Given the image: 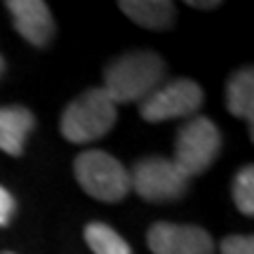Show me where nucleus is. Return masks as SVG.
Wrapping results in <instances>:
<instances>
[{"label":"nucleus","instance_id":"f257e3e1","mask_svg":"<svg viewBox=\"0 0 254 254\" xmlns=\"http://www.w3.org/2000/svg\"><path fill=\"white\" fill-rule=\"evenodd\" d=\"M167 64L160 55L151 50H136L113 59L104 71V85L106 92L116 106L118 104H141V101L158 90L165 80Z\"/></svg>","mask_w":254,"mask_h":254},{"label":"nucleus","instance_id":"f03ea898","mask_svg":"<svg viewBox=\"0 0 254 254\" xmlns=\"http://www.w3.org/2000/svg\"><path fill=\"white\" fill-rule=\"evenodd\" d=\"M118 109L101 87L85 90L64 109L62 134L71 144H90L106 136L116 125Z\"/></svg>","mask_w":254,"mask_h":254},{"label":"nucleus","instance_id":"7ed1b4c3","mask_svg":"<svg viewBox=\"0 0 254 254\" xmlns=\"http://www.w3.org/2000/svg\"><path fill=\"white\" fill-rule=\"evenodd\" d=\"M73 174L80 189L99 202H120L129 193V172L106 151L90 148L75 155Z\"/></svg>","mask_w":254,"mask_h":254},{"label":"nucleus","instance_id":"20e7f679","mask_svg":"<svg viewBox=\"0 0 254 254\" xmlns=\"http://www.w3.org/2000/svg\"><path fill=\"white\" fill-rule=\"evenodd\" d=\"M224 136L214 120L205 116H193L179 127L174 141V163L189 179L207 172L221 153Z\"/></svg>","mask_w":254,"mask_h":254},{"label":"nucleus","instance_id":"39448f33","mask_svg":"<svg viewBox=\"0 0 254 254\" xmlns=\"http://www.w3.org/2000/svg\"><path fill=\"white\" fill-rule=\"evenodd\" d=\"M189 177L177 167L174 160L151 155L132 165L129 189L146 202H172L189 190Z\"/></svg>","mask_w":254,"mask_h":254},{"label":"nucleus","instance_id":"423d86ee","mask_svg":"<svg viewBox=\"0 0 254 254\" xmlns=\"http://www.w3.org/2000/svg\"><path fill=\"white\" fill-rule=\"evenodd\" d=\"M205 101V92L190 78H174L163 82L139 104V113L146 123H167L177 118H193Z\"/></svg>","mask_w":254,"mask_h":254},{"label":"nucleus","instance_id":"0eeeda50","mask_svg":"<svg viewBox=\"0 0 254 254\" xmlns=\"http://www.w3.org/2000/svg\"><path fill=\"white\" fill-rule=\"evenodd\" d=\"M151 254H214V240L205 228L158 221L146 233Z\"/></svg>","mask_w":254,"mask_h":254},{"label":"nucleus","instance_id":"6e6552de","mask_svg":"<svg viewBox=\"0 0 254 254\" xmlns=\"http://www.w3.org/2000/svg\"><path fill=\"white\" fill-rule=\"evenodd\" d=\"M5 7L12 14L17 33L33 47L43 50L55 38V17L43 0H7Z\"/></svg>","mask_w":254,"mask_h":254},{"label":"nucleus","instance_id":"1a4fd4ad","mask_svg":"<svg viewBox=\"0 0 254 254\" xmlns=\"http://www.w3.org/2000/svg\"><path fill=\"white\" fill-rule=\"evenodd\" d=\"M36 127V116L21 104L0 106V151L7 155L24 153V141Z\"/></svg>","mask_w":254,"mask_h":254},{"label":"nucleus","instance_id":"9d476101","mask_svg":"<svg viewBox=\"0 0 254 254\" xmlns=\"http://www.w3.org/2000/svg\"><path fill=\"white\" fill-rule=\"evenodd\" d=\"M118 7L127 19L148 31H167L177 19V5L170 0H120Z\"/></svg>","mask_w":254,"mask_h":254},{"label":"nucleus","instance_id":"9b49d317","mask_svg":"<svg viewBox=\"0 0 254 254\" xmlns=\"http://www.w3.org/2000/svg\"><path fill=\"white\" fill-rule=\"evenodd\" d=\"M224 99H226V109L236 116L250 123V132H252V120H254V71L252 66H243L238 68L231 78L226 80V90H224Z\"/></svg>","mask_w":254,"mask_h":254},{"label":"nucleus","instance_id":"f8f14e48","mask_svg":"<svg viewBox=\"0 0 254 254\" xmlns=\"http://www.w3.org/2000/svg\"><path fill=\"white\" fill-rule=\"evenodd\" d=\"M85 243L94 254H132L125 238L101 221H92L85 226Z\"/></svg>","mask_w":254,"mask_h":254},{"label":"nucleus","instance_id":"ddd939ff","mask_svg":"<svg viewBox=\"0 0 254 254\" xmlns=\"http://www.w3.org/2000/svg\"><path fill=\"white\" fill-rule=\"evenodd\" d=\"M233 202H236V207L243 214H247V217L254 214V167L252 165H245L236 174V179H233Z\"/></svg>","mask_w":254,"mask_h":254},{"label":"nucleus","instance_id":"4468645a","mask_svg":"<svg viewBox=\"0 0 254 254\" xmlns=\"http://www.w3.org/2000/svg\"><path fill=\"white\" fill-rule=\"evenodd\" d=\"M221 254H254V238L252 236H226L219 243Z\"/></svg>","mask_w":254,"mask_h":254},{"label":"nucleus","instance_id":"2eb2a0df","mask_svg":"<svg viewBox=\"0 0 254 254\" xmlns=\"http://www.w3.org/2000/svg\"><path fill=\"white\" fill-rule=\"evenodd\" d=\"M14 209H17V202L12 198V193H9L5 186H0V228L7 226L12 214H14Z\"/></svg>","mask_w":254,"mask_h":254},{"label":"nucleus","instance_id":"dca6fc26","mask_svg":"<svg viewBox=\"0 0 254 254\" xmlns=\"http://www.w3.org/2000/svg\"><path fill=\"white\" fill-rule=\"evenodd\" d=\"M189 7H195V9H217L221 7L219 0H207V2H200V0H189Z\"/></svg>","mask_w":254,"mask_h":254},{"label":"nucleus","instance_id":"f3484780","mask_svg":"<svg viewBox=\"0 0 254 254\" xmlns=\"http://www.w3.org/2000/svg\"><path fill=\"white\" fill-rule=\"evenodd\" d=\"M2 71H5V62H2V57H0V75H2Z\"/></svg>","mask_w":254,"mask_h":254},{"label":"nucleus","instance_id":"a211bd4d","mask_svg":"<svg viewBox=\"0 0 254 254\" xmlns=\"http://www.w3.org/2000/svg\"><path fill=\"white\" fill-rule=\"evenodd\" d=\"M0 254H14V252H0Z\"/></svg>","mask_w":254,"mask_h":254}]
</instances>
